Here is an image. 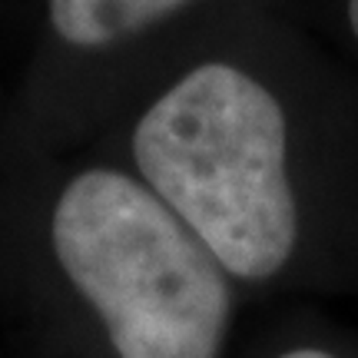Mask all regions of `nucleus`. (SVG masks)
<instances>
[{"label": "nucleus", "instance_id": "5", "mask_svg": "<svg viewBox=\"0 0 358 358\" xmlns=\"http://www.w3.org/2000/svg\"><path fill=\"white\" fill-rule=\"evenodd\" d=\"M275 358H335L332 352H325V348H312V345H299V348H289V352H282Z\"/></svg>", "mask_w": 358, "mask_h": 358}, {"label": "nucleus", "instance_id": "4", "mask_svg": "<svg viewBox=\"0 0 358 358\" xmlns=\"http://www.w3.org/2000/svg\"><path fill=\"white\" fill-rule=\"evenodd\" d=\"M342 20H345L348 37L355 40L358 47V0H342Z\"/></svg>", "mask_w": 358, "mask_h": 358}, {"label": "nucleus", "instance_id": "2", "mask_svg": "<svg viewBox=\"0 0 358 358\" xmlns=\"http://www.w3.org/2000/svg\"><path fill=\"white\" fill-rule=\"evenodd\" d=\"M50 232L120 358H219L229 275L140 176L83 169L53 206Z\"/></svg>", "mask_w": 358, "mask_h": 358}, {"label": "nucleus", "instance_id": "3", "mask_svg": "<svg viewBox=\"0 0 358 358\" xmlns=\"http://www.w3.org/2000/svg\"><path fill=\"white\" fill-rule=\"evenodd\" d=\"M192 0H47L50 24L70 47L100 50L163 24Z\"/></svg>", "mask_w": 358, "mask_h": 358}, {"label": "nucleus", "instance_id": "1", "mask_svg": "<svg viewBox=\"0 0 358 358\" xmlns=\"http://www.w3.org/2000/svg\"><path fill=\"white\" fill-rule=\"evenodd\" d=\"M315 113L236 60H203L133 127L140 179L216 256L226 275H279L302 245L306 169L329 163Z\"/></svg>", "mask_w": 358, "mask_h": 358}]
</instances>
